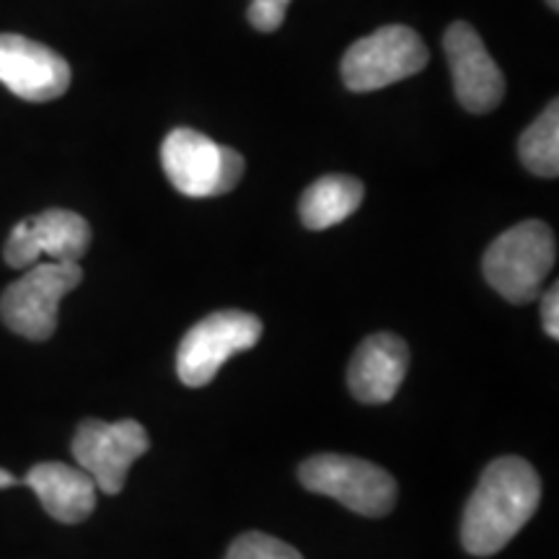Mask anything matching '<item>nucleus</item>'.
I'll return each mask as SVG.
<instances>
[{"label": "nucleus", "mask_w": 559, "mask_h": 559, "mask_svg": "<svg viewBox=\"0 0 559 559\" xmlns=\"http://www.w3.org/2000/svg\"><path fill=\"white\" fill-rule=\"evenodd\" d=\"M262 340V321L247 311H215L192 326L177 353V373L185 386H207L223 362Z\"/></svg>", "instance_id": "0eeeda50"}, {"label": "nucleus", "mask_w": 559, "mask_h": 559, "mask_svg": "<svg viewBox=\"0 0 559 559\" xmlns=\"http://www.w3.org/2000/svg\"><path fill=\"white\" fill-rule=\"evenodd\" d=\"M83 280L79 262L34 264L0 296V319L21 337L45 342L58 330L60 300Z\"/></svg>", "instance_id": "39448f33"}, {"label": "nucleus", "mask_w": 559, "mask_h": 559, "mask_svg": "<svg viewBox=\"0 0 559 559\" xmlns=\"http://www.w3.org/2000/svg\"><path fill=\"white\" fill-rule=\"evenodd\" d=\"M519 153L523 166L536 177L555 179L559 174V104L549 102V107L536 117L534 124L523 130Z\"/></svg>", "instance_id": "2eb2a0df"}, {"label": "nucleus", "mask_w": 559, "mask_h": 559, "mask_svg": "<svg viewBox=\"0 0 559 559\" xmlns=\"http://www.w3.org/2000/svg\"><path fill=\"white\" fill-rule=\"evenodd\" d=\"M91 226L73 210H45L21 221L5 241L3 257L11 267H32L41 254L52 262H79L88 251Z\"/></svg>", "instance_id": "1a4fd4ad"}, {"label": "nucleus", "mask_w": 559, "mask_h": 559, "mask_svg": "<svg viewBox=\"0 0 559 559\" xmlns=\"http://www.w3.org/2000/svg\"><path fill=\"white\" fill-rule=\"evenodd\" d=\"M366 187L360 179L347 174H326L313 181L300 198L298 213L306 228L324 230L342 223L362 205Z\"/></svg>", "instance_id": "4468645a"}, {"label": "nucleus", "mask_w": 559, "mask_h": 559, "mask_svg": "<svg viewBox=\"0 0 559 559\" xmlns=\"http://www.w3.org/2000/svg\"><path fill=\"white\" fill-rule=\"evenodd\" d=\"M542 500V479L521 456H502L481 472L466 502L461 544L474 557H492L526 526Z\"/></svg>", "instance_id": "f257e3e1"}, {"label": "nucleus", "mask_w": 559, "mask_h": 559, "mask_svg": "<svg viewBox=\"0 0 559 559\" xmlns=\"http://www.w3.org/2000/svg\"><path fill=\"white\" fill-rule=\"evenodd\" d=\"M288 5H290V0H251L247 19L257 32L270 34L283 26Z\"/></svg>", "instance_id": "f3484780"}, {"label": "nucleus", "mask_w": 559, "mask_h": 559, "mask_svg": "<svg viewBox=\"0 0 559 559\" xmlns=\"http://www.w3.org/2000/svg\"><path fill=\"white\" fill-rule=\"evenodd\" d=\"M557 262L555 230L542 221H523L489 243L481 270L487 283L510 304H531Z\"/></svg>", "instance_id": "f03ea898"}, {"label": "nucleus", "mask_w": 559, "mask_h": 559, "mask_svg": "<svg viewBox=\"0 0 559 559\" xmlns=\"http://www.w3.org/2000/svg\"><path fill=\"white\" fill-rule=\"evenodd\" d=\"M16 485H24V481H21V479H16V477H13V474H11V472L0 469V489H5V487H16Z\"/></svg>", "instance_id": "6ab92c4d"}, {"label": "nucleus", "mask_w": 559, "mask_h": 559, "mask_svg": "<svg viewBox=\"0 0 559 559\" xmlns=\"http://www.w3.org/2000/svg\"><path fill=\"white\" fill-rule=\"evenodd\" d=\"M0 83L24 102H52L70 86V66L47 45L0 34Z\"/></svg>", "instance_id": "9b49d317"}, {"label": "nucleus", "mask_w": 559, "mask_h": 559, "mask_svg": "<svg viewBox=\"0 0 559 559\" xmlns=\"http://www.w3.org/2000/svg\"><path fill=\"white\" fill-rule=\"evenodd\" d=\"M445 58H449L453 91L464 109L474 115L492 111L506 96V75L487 52L485 41L474 32L472 24L456 21L443 37Z\"/></svg>", "instance_id": "9d476101"}, {"label": "nucleus", "mask_w": 559, "mask_h": 559, "mask_svg": "<svg viewBox=\"0 0 559 559\" xmlns=\"http://www.w3.org/2000/svg\"><path fill=\"white\" fill-rule=\"evenodd\" d=\"M298 479L309 492L337 500L366 519H381L396 502L394 477L358 456L319 453L300 464Z\"/></svg>", "instance_id": "7ed1b4c3"}, {"label": "nucleus", "mask_w": 559, "mask_h": 559, "mask_svg": "<svg viewBox=\"0 0 559 559\" xmlns=\"http://www.w3.org/2000/svg\"><path fill=\"white\" fill-rule=\"evenodd\" d=\"M226 559H304L300 551L290 544L275 539L260 531H249L230 544Z\"/></svg>", "instance_id": "dca6fc26"}, {"label": "nucleus", "mask_w": 559, "mask_h": 559, "mask_svg": "<svg viewBox=\"0 0 559 559\" xmlns=\"http://www.w3.org/2000/svg\"><path fill=\"white\" fill-rule=\"evenodd\" d=\"M160 164L171 187L187 198H218L239 185L243 156L198 130L179 128L160 145Z\"/></svg>", "instance_id": "20e7f679"}, {"label": "nucleus", "mask_w": 559, "mask_h": 559, "mask_svg": "<svg viewBox=\"0 0 559 559\" xmlns=\"http://www.w3.org/2000/svg\"><path fill=\"white\" fill-rule=\"evenodd\" d=\"M26 487L37 492L41 508L47 515L60 523H81L96 510V481L79 466L60 464V461H47L37 464L26 474Z\"/></svg>", "instance_id": "ddd939ff"}, {"label": "nucleus", "mask_w": 559, "mask_h": 559, "mask_svg": "<svg viewBox=\"0 0 559 559\" xmlns=\"http://www.w3.org/2000/svg\"><path fill=\"white\" fill-rule=\"evenodd\" d=\"M542 321L544 332L551 340H559V288L557 283L549 290H542Z\"/></svg>", "instance_id": "a211bd4d"}, {"label": "nucleus", "mask_w": 559, "mask_h": 559, "mask_svg": "<svg viewBox=\"0 0 559 559\" xmlns=\"http://www.w3.org/2000/svg\"><path fill=\"white\" fill-rule=\"evenodd\" d=\"M148 449V430L135 419H83L70 443L79 469L86 472L104 495L122 492L130 466Z\"/></svg>", "instance_id": "6e6552de"}, {"label": "nucleus", "mask_w": 559, "mask_h": 559, "mask_svg": "<svg viewBox=\"0 0 559 559\" xmlns=\"http://www.w3.org/2000/svg\"><path fill=\"white\" fill-rule=\"evenodd\" d=\"M430 60L428 47L415 29L402 24L381 26L355 41L342 58V81L349 91H379L417 75Z\"/></svg>", "instance_id": "423d86ee"}, {"label": "nucleus", "mask_w": 559, "mask_h": 559, "mask_svg": "<svg viewBox=\"0 0 559 559\" xmlns=\"http://www.w3.org/2000/svg\"><path fill=\"white\" fill-rule=\"evenodd\" d=\"M547 3H549V9H559V0H547Z\"/></svg>", "instance_id": "aec40b11"}, {"label": "nucleus", "mask_w": 559, "mask_h": 559, "mask_svg": "<svg viewBox=\"0 0 559 559\" xmlns=\"http://www.w3.org/2000/svg\"><path fill=\"white\" fill-rule=\"evenodd\" d=\"M409 368L407 342L391 332L370 334L355 349L347 368V386L362 404H386L396 396Z\"/></svg>", "instance_id": "f8f14e48"}]
</instances>
